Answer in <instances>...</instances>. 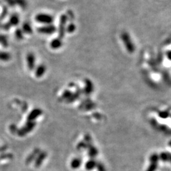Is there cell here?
<instances>
[{"instance_id":"6da1fadb","label":"cell","mask_w":171,"mask_h":171,"mask_svg":"<svg viewBox=\"0 0 171 171\" xmlns=\"http://www.w3.org/2000/svg\"><path fill=\"white\" fill-rule=\"evenodd\" d=\"M121 39L122 40L124 44L125 45L127 51L131 53H133L134 51L135 47L130 38V35L126 33H123L121 35Z\"/></svg>"},{"instance_id":"7a4b0ae2","label":"cell","mask_w":171,"mask_h":171,"mask_svg":"<svg viewBox=\"0 0 171 171\" xmlns=\"http://www.w3.org/2000/svg\"><path fill=\"white\" fill-rule=\"evenodd\" d=\"M35 20L39 23L49 25L53 22V17L46 13H39L35 17Z\"/></svg>"},{"instance_id":"3957f363","label":"cell","mask_w":171,"mask_h":171,"mask_svg":"<svg viewBox=\"0 0 171 171\" xmlns=\"http://www.w3.org/2000/svg\"><path fill=\"white\" fill-rule=\"evenodd\" d=\"M40 33L44 34H51L56 31V27L53 25H47L46 26L40 27L38 29Z\"/></svg>"},{"instance_id":"277c9868","label":"cell","mask_w":171,"mask_h":171,"mask_svg":"<svg viewBox=\"0 0 171 171\" xmlns=\"http://www.w3.org/2000/svg\"><path fill=\"white\" fill-rule=\"evenodd\" d=\"M27 62L28 68L30 70H33L35 66V56L33 53H28L27 56Z\"/></svg>"},{"instance_id":"5b68a950","label":"cell","mask_w":171,"mask_h":171,"mask_svg":"<svg viewBox=\"0 0 171 171\" xmlns=\"http://www.w3.org/2000/svg\"><path fill=\"white\" fill-rule=\"evenodd\" d=\"M67 16H65V15H63L62 16L61 18H60L59 33H60V35H62V36H63L64 31H65V26L67 22Z\"/></svg>"},{"instance_id":"8992f818","label":"cell","mask_w":171,"mask_h":171,"mask_svg":"<svg viewBox=\"0 0 171 171\" xmlns=\"http://www.w3.org/2000/svg\"><path fill=\"white\" fill-rule=\"evenodd\" d=\"M86 87L84 88V92L86 95H90L93 91V85L90 80H86Z\"/></svg>"},{"instance_id":"52a82bcc","label":"cell","mask_w":171,"mask_h":171,"mask_svg":"<svg viewBox=\"0 0 171 171\" xmlns=\"http://www.w3.org/2000/svg\"><path fill=\"white\" fill-rule=\"evenodd\" d=\"M159 159L163 162L171 163V154L169 152H162L159 155Z\"/></svg>"},{"instance_id":"ba28073f","label":"cell","mask_w":171,"mask_h":171,"mask_svg":"<svg viewBox=\"0 0 171 171\" xmlns=\"http://www.w3.org/2000/svg\"><path fill=\"white\" fill-rule=\"evenodd\" d=\"M46 70V67H45L44 65H40L36 68V70H35V75L38 77H41L42 76H43L44 74L45 73Z\"/></svg>"},{"instance_id":"9c48e42d","label":"cell","mask_w":171,"mask_h":171,"mask_svg":"<svg viewBox=\"0 0 171 171\" xmlns=\"http://www.w3.org/2000/svg\"><path fill=\"white\" fill-rule=\"evenodd\" d=\"M62 45V40H60V39H54V40H52L50 43L51 48L53 49H58L61 47Z\"/></svg>"},{"instance_id":"30bf717a","label":"cell","mask_w":171,"mask_h":171,"mask_svg":"<svg viewBox=\"0 0 171 171\" xmlns=\"http://www.w3.org/2000/svg\"><path fill=\"white\" fill-rule=\"evenodd\" d=\"M97 162L94 160H90L86 162L85 165V168L88 170H91L97 167Z\"/></svg>"},{"instance_id":"8fae6325","label":"cell","mask_w":171,"mask_h":171,"mask_svg":"<svg viewBox=\"0 0 171 171\" xmlns=\"http://www.w3.org/2000/svg\"><path fill=\"white\" fill-rule=\"evenodd\" d=\"M81 163H82V160L79 158H74L72 161L71 162L70 166L72 169H76L77 168H79V167L81 166Z\"/></svg>"},{"instance_id":"7c38bea8","label":"cell","mask_w":171,"mask_h":171,"mask_svg":"<svg viewBox=\"0 0 171 171\" xmlns=\"http://www.w3.org/2000/svg\"><path fill=\"white\" fill-rule=\"evenodd\" d=\"M89 151H88V155L91 158H94L96 156L98 155V149L94 147L93 146H91L90 147H89Z\"/></svg>"},{"instance_id":"4fadbf2b","label":"cell","mask_w":171,"mask_h":171,"mask_svg":"<svg viewBox=\"0 0 171 171\" xmlns=\"http://www.w3.org/2000/svg\"><path fill=\"white\" fill-rule=\"evenodd\" d=\"M41 114V111H40V110H34L29 115L28 117V119L30 120H33L34 119L36 118L38 116H39Z\"/></svg>"},{"instance_id":"5bb4252c","label":"cell","mask_w":171,"mask_h":171,"mask_svg":"<svg viewBox=\"0 0 171 171\" xmlns=\"http://www.w3.org/2000/svg\"><path fill=\"white\" fill-rule=\"evenodd\" d=\"M10 58V55L8 53L0 52V60L3 61H8Z\"/></svg>"},{"instance_id":"9a60e30c","label":"cell","mask_w":171,"mask_h":171,"mask_svg":"<svg viewBox=\"0 0 171 171\" xmlns=\"http://www.w3.org/2000/svg\"><path fill=\"white\" fill-rule=\"evenodd\" d=\"M159 160V155L156 154H152L149 157V161H150L151 163H157Z\"/></svg>"},{"instance_id":"2e32d148","label":"cell","mask_w":171,"mask_h":171,"mask_svg":"<svg viewBox=\"0 0 171 171\" xmlns=\"http://www.w3.org/2000/svg\"><path fill=\"white\" fill-rule=\"evenodd\" d=\"M158 115L160 118H162V119H167V117H169L170 113L169 112L163 111V112H160L158 114Z\"/></svg>"},{"instance_id":"e0dca14e","label":"cell","mask_w":171,"mask_h":171,"mask_svg":"<svg viewBox=\"0 0 171 171\" xmlns=\"http://www.w3.org/2000/svg\"><path fill=\"white\" fill-rule=\"evenodd\" d=\"M157 163H151L146 171H155L157 169Z\"/></svg>"},{"instance_id":"ac0fdd59","label":"cell","mask_w":171,"mask_h":171,"mask_svg":"<svg viewBox=\"0 0 171 171\" xmlns=\"http://www.w3.org/2000/svg\"><path fill=\"white\" fill-rule=\"evenodd\" d=\"M46 156V153H42L41 154V156H39V159L38 160V162H37V166H38L39 165H40L41 162H42V160L44 159V158Z\"/></svg>"},{"instance_id":"d6986e66","label":"cell","mask_w":171,"mask_h":171,"mask_svg":"<svg viewBox=\"0 0 171 171\" xmlns=\"http://www.w3.org/2000/svg\"><path fill=\"white\" fill-rule=\"evenodd\" d=\"M72 95V92H70L69 91H66L64 92V93L63 95V98H64V99H69Z\"/></svg>"},{"instance_id":"ffe728a7","label":"cell","mask_w":171,"mask_h":171,"mask_svg":"<svg viewBox=\"0 0 171 171\" xmlns=\"http://www.w3.org/2000/svg\"><path fill=\"white\" fill-rule=\"evenodd\" d=\"M97 167V169L98 171H106L105 166L100 162H97V167Z\"/></svg>"},{"instance_id":"44dd1931","label":"cell","mask_w":171,"mask_h":171,"mask_svg":"<svg viewBox=\"0 0 171 171\" xmlns=\"http://www.w3.org/2000/svg\"><path fill=\"white\" fill-rule=\"evenodd\" d=\"M77 148L78 149H80L82 148H88V147H87V145L85 142H79V144H78Z\"/></svg>"},{"instance_id":"7402d4cb","label":"cell","mask_w":171,"mask_h":171,"mask_svg":"<svg viewBox=\"0 0 171 171\" xmlns=\"http://www.w3.org/2000/svg\"><path fill=\"white\" fill-rule=\"evenodd\" d=\"M24 30L26 31V33H31V32H32L31 27H30L29 25L27 24H25L24 25Z\"/></svg>"},{"instance_id":"603a6c76","label":"cell","mask_w":171,"mask_h":171,"mask_svg":"<svg viewBox=\"0 0 171 171\" xmlns=\"http://www.w3.org/2000/svg\"><path fill=\"white\" fill-rule=\"evenodd\" d=\"M75 29H76V27H75L74 25L72 24L69 25L68 27H67V31H68V33H72V32L75 31Z\"/></svg>"},{"instance_id":"cb8c5ba5","label":"cell","mask_w":171,"mask_h":171,"mask_svg":"<svg viewBox=\"0 0 171 171\" xmlns=\"http://www.w3.org/2000/svg\"><path fill=\"white\" fill-rule=\"evenodd\" d=\"M78 97H79V95H78L77 94L72 95V96H71V97H70L69 99H68V101H69V102L74 101L76 100V99H77Z\"/></svg>"},{"instance_id":"d4e9b609","label":"cell","mask_w":171,"mask_h":171,"mask_svg":"<svg viewBox=\"0 0 171 171\" xmlns=\"http://www.w3.org/2000/svg\"><path fill=\"white\" fill-rule=\"evenodd\" d=\"M11 22L14 25H17L19 23V19L16 16H13L11 19Z\"/></svg>"},{"instance_id":"484cf974","label":"cell","mask_w":171,"mask_h":171,"mask_svg":"<svg viewBox=\"0 0 171 171\" xmlns=\"http://www.w3.org/2000/svg\"><path fill=\"white\" fill-rule=\"evenodd\" d=\"M168 55H169V58L170 59H171V52H170V53H169Z\"/></svg>"},{"instance_id":"4316f807","label":"cell","mask_w":171,"mask_h":171,"mask_svg":"<svg viewBox=\"0 0 171 171\" xmlns=\"http://www.w3.org/2000/svg\"><path fill=\"white\" fill-rule=\"evenodd\" d=\"M169 145H170V147H171V141H170L169 142Z\"/></svg>"}]
</instances>
